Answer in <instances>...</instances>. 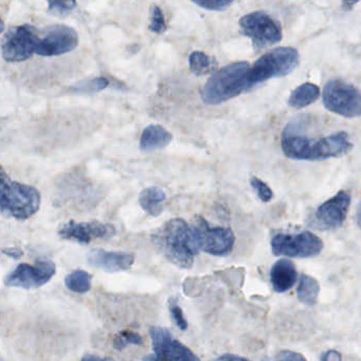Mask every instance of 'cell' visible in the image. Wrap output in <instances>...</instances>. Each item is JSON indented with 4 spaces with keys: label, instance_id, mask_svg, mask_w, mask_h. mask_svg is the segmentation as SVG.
Wrapping results in <instances>:
<instances>
[{
    "label": "cell",
    "instance_id": "obj_16",
    "mask_svg": "<svg viewBox=\"0 0 361 361\" xmlns=\"http://www.w3.org/2000/svg\"><path fill=\"white\" fill-rule=\"evenodd\" d=\"M87 261L90 265L107 272L123 271L130 269L135 262L130 253L120 251H106L103 249H92L88 252Z\"/></svg>",
    "mask_w": 361,
    "mask_h": 361
},
{
    "label": "cell",
    "instance_id": "obj_9",
    "mask_svg": "<svg viewBox=\"0 0 361 361\" xmlns=\"http://www.w3.org/2000/svg\"><path fill=\"white\" fill-rule=\"evenodd\" d=\"M39 33L31 25H22L9 29L1 42L4 60L23 62L37 54Z\"/></svg>",
    "mask_w": 361,
    "mask_h": 361
},
{
    "label": "cell",
    "instance_id": "obj_36",
    "mask_svg": "<svg viewBox=\"0 0 361 361\" xmlns=\"http://www.w3.org/2000/svg\"><path fill=\"white\" fill-rule=\"evenodd\" d=\"M357 224L361 228V204L360 207H359L358 212H357Z\"/></svg>",
    "mask_w": 361,
    "mask_h": 361
},
{
    "label": "cell",
    "instance_id": "obj_23",
    "mask_svg": "<svg viewBox=\"0 0 361 361\" xmlns=\"http://www.w3.org/2000/svg\"><path fill=\"white\" fill-rule=\"evenodd\" d=\"M190 69L195 75H204L214 71L216 61L202 51H195L189 58Z\"/></svg>",
    "mask_w": 361,
    "mask_h": 361
},
{
    "label": "cell",
    "instance_id": "obj_19",
    "mask_svg": "<svg viewBox=\"0 0 361 361\" xmlns=\"http://www.w3.org/2000/svg\"><path fill=\"white\" fill-rule=\"evenodd\" d=\"M166 195L161 189L157 187L147 188L139 196V204L143 210L147 211L153 216H158L164 210V204Z\"/></svg>",
    "mask_w": 361,
    "mask_h": 361
},
{
    "label": "cell",
    "instance_id": "obj_1",
    "mask_svg": "<svg viewBox=\"0 0 361 361\" xmlns=\"http://www.w3.org/2000/svg\"><path fill=\"white\" fill-rule=\"evenodd\" d=\"M282 149L287 157L297 160H324L346 155L353 149L346 133H337L321 139H310L285 130Z\"/></svg>",
    "mask_w": 361,
    "mask_h": 361
},
{
    "label": "cell",
    "instance_id": "obj_21",
    "mask_svg": "<svg viewBox=\"0 0 361 361\" xmlns=\"http://www.w3.org/2000/svg\"><path fill=\"white\" fill-rule=\"evenodd\" d=\"M319 291L320 286L316 279L307 274H302L297 290L299 301L305 305H314L318 300Z\"/></svg>",
    "mask_w": 361,
    "mask_h": 361
},
{
    "label": "cell",
    "instance_id": "obj_31",
    "mask_svg": "<svg viewBox=\"0 0 361 361\" xmlns=\"http://www.w3.org/2000/svg\"><path fill=\"white\" fill-rule=\"evenodd\" d=\"M268 361H307L299 353L293 350H280Z\"/></svg>",
    "mask_w": 361,
    "mask_h": 361
},
{
    "label": "cell",
    "instance_id": "obj_2",
    "mask_svg": "<svg viewBox=\"0 0 361 361\" xmlns=\"http://www.w3.org/2000/svg\"><path fill=\"white\" fill-rule=\"evenodd\" d=\"M251 66L247 62L233 63L217 71L202 88V99L206 104L216 105L231 100L253 87Z\"/></svg>",
    "mask_w": 361,
    "mask_h": 361
},
{
    "label": "cell",
    "instance_id": "obj_5",
    "mask_svg": "<svg viewBox=\"0 0 361 361\" xmlns=\"http://www.w3.org/2000/svg\"><path fill=\"white\" fill-rule=\"evenodd\" d=\"M190 229V249L194 255L204 251L209 255L225 257L233 249L235 236L229 228H211L206 219L197 217Z\"/></svg>",
    "mask_w": 361,
    "mask_h": 361
},
{
    "label": "cell",
    "instance_id": "obj_12",
    "mask_svg": "<svg viewBox=\"0 0 361 361\" xmlns=\"http://www.w3.org/2000/svg\"><path fill=\"white\" fill-rule=\"evenodd\" d=\"M56 271V264L51 261H39L35 265L20 264L8 274L5 284L18 288H39L51 280Z\"/></svg>",
    "mask_w": 361,
    "mask_h": 361
},
{
    "label": "cell",
    "instance_id": "obj_28",
    "mask_svg": "<svg viewBox=\"0 0 361 361\" xmlns=\"http://www.w3.org/2000/svg\"><path fill=\"white\" fill-rule=\"evenodd\" d=\"M195 5L209 10V11H223L232 5V1L228 0H204V1H194Z\"/></svg>",
    "mask_w": 361,
    "mask_h": 361
},
{
    "label": "cell",
    "instance_id": "obj_22",
    "mask_svg": "<svg viewBox=\"0 0 361 361\" xmlns=\"http://www.w3.org/2000/svg\"><path fill=\"white\" fill-rule=\"evenodd\" d=\"M65 285L73 293H87L92 288V276L85 270H75L65 278Z\"/></svg>",
    "mask_w": 361,
    "mask_h": 361
},
{
    "label": "cell",
    "instance_id": "obj_32",
    "mask_svg": "<svg viewBox=\"0 0 361 361\" xmlns=\"http://www.w3.org/2000/svg\"><path fill=\"white\" fill-rule=\"evenodd\" d=\"M321 361H342L341 354L338 350H327V352L323 353Z\"/></svg>",
    "mask_w": 361,
    "mask_h": 361
},
{
    "label": "cell",
    "instance_id": "obj_20",
    "mask_svg": "<svg viewBox=\"0 0 361 361\" xmlns=\"http://www.w3.org/2000/svg\"><path fill=\"white\" fill-rule=\"evenodd\" d=\"M320 97V90L312 83H304L291 92L288 104L293 109H304L312 104Z\"/></svg>",
    "mask_w": 361,
    "mask_h": 361
},
{
    "label": "cell",
    "instance_id": "obj_13",
    "mask_svg": "<svg viewBox=\"0 0 361 361\" xmlns=\"http://www.w3.org/2000/svg\"><path fill=\"white\" fill-rule=\"evenodd\" d=\"M79 44V35L71 27L54 25L43 31L37 43V54L42 56H62L73 51Z\"/></svg>",
    "mask_w": 361,
    "mask_h": 361
},
{
    "label": "cell",
    "instance_id": "obj_14",
    "mask_svg": "<svg viewBox=\"0 0 361 361\" xmlns=\"http://www.w3.org/2000/svg\"><path fill=\"white\" fill-rule=\"evenodd\" d=\"M350 195L340 191L331 200L323 202L314 213V227L320 230H333L341 227L348 215Z\"/></svg>",
    "mask_w": 361,
    "mask_h": 361
},
{
    "label": "cell",
    "instance_id": "obj_35",
    "mask_svg": "<svg viewBox=\"0 0 361 361\" xmlns=\"http://www.w3.org/2000/svg\"><path fill=\"white\" fill-rule=\"evenodd\" d=\"M3 252L9 255V257H14V259H18L23 255V251L18 248L4 249Z\"/></svg>",
    "mask_w": 361,
    "mask_h": 361
},
{
    "label": "cell",
    "instance_id": "obj_3",
    "mask_svg": "<svg viewBox=\"0 0 361 361\" xmlns=\"http://www.w3.org/2000/svg\"><path fill=\"white\" fill-rule=\"evenodd\" d=\"M190 234L191 229L185 221L171 219L154 235V242L169 261L188 269L194 262V255L190 249Z\"/></svg>",
    "mask_w": 361,
    "mask_h": 361
},
{
    "label": "cell",
    "instance_id": "obj_34",
    "mask_svg": "<svg viewBox=\"0 0 361 361\" xmlns=\"http://www.w3.org/2000/svg\"><path fill=\"white\" fill-rule=\"evenodd\" d=\"M81 361H114L111 357H101L98 355L86 354Z\"/></svg>",
    "mask_w": 361,
    "mask_h": 361
},
{
    "label": "cell",
    "instance_id": "obj_17",
    "mask_svg": "<svg viewBox=\"0 0 361 361\" xmlns=\"http://www.w3.org/2000/svg\"><path fill=\"white\" fill-rule=\"evenodd\" d=\"M297 278L298 274L295 264L289 259H279L272 266L270 279L276 293H285L293 288Z\"/></svg>",
    "mask_w": 361,
    "mask_h": 361
},
{
    "label": "cell",
    "instance_id": "obj_27",
    "mask_svg": "<svg viewBox=\"0 0 361 361\" xmlns=\"http://www.w3.org/2000/svg\"><path fill=\"white\" fill-rule=\"evenodd\" d=\"M250 183L262 202H269L274 198V193H272L271 189L264 181H262L261 179L252 177L250 179Z\"/></svg>",
    "mask_w": 361,
    "mask_h": 361
},
{
    "label": "cell",
    "instance_id": "obj_24",
    "mask_svg": "<svg viewBox=\"0 0 361 361\" xmlns=\"http://www.w3.org/2000/svg\"><path fill=\"white\" fill-rule=\"evenodd\" d=\"M109 80L105 78H94V79L84 80V81L75 84L71 87V90L77 92H85V94H94V92L105 90L109 87Z\"/></svg>",
    "mask_w": 361,
    "mask_h": 361
},
{
    "label": "cell",
    "instance_id": "obj_7",
    "mask_svg": "<svg viewBox=\"0 0 361 361\" xmlns=\"http://www.w3.org/2000/svg\"><path fill=\"white\" fill-rule=\"evenodd\" d=\"M323 103L329 111L343 117L361 116V92L341 80H331L325 85Z\"/></svg>",
    "mask_w": 361,
    "mask_h": 361
},
{
    "label": "cell",
    "instance_id": "obj_26",
    "mask_svg": "<svg viewBox=\"0 0 361 361\" xmlns=\"http://www.w3.org/2000/svg\"><path fill=\"white\" fill-rule=\"evenodd\" d=\"M166 25L164 20V12L158 6H154L151 10V24H149V30L153 32L161 35L166 31Z\"/></svg>",
    "mask_w": 361,
    "mask_h": 361
},
{
    "label": "cell",
    "instance_id": "obj_11",
    "mask_svg": "<svg viewBox=\"0 0 361 361\" xmlns=\"http://www.w3.org/2000/svg\"><path fill=\"white\" fill-rule=\"evenodd\" d=\"M274 255L288 257H316L322 251L323 243L312 232L297 234H278L271 240Z\"/></svg>",
    "mask_w": 361,
    "mask_h": 361
},
{
    "label": "cell",
    "instance_id": "obj_6",
    "mask_svg": "<svg viewBox=\"0 0 361 361\" xmlns=\"http://www.w3.org/2000/svg\"><path fill=\"white\" fill-rule=\"evenodd\" d=\"M299 54L291 47H280L262 56L251 66L253 86L274 78H282L293 73L299 65Z\"/></svg>",
    "mask_w": 361,
    "mask_h": 361
},
{
    "label": "cell",
    "instance_id": "obj_8",
    "mask_svg": "<svg viewBox=\"0 0 361 361\" xmlns=\"http://www.w3.org/2000/svg\"><path fill=\"white\" fill-rule=\"evenodd\" d=\"M240 32L252 41L255 49L274 45L282 39L280 25L265 12L257 11L240 20Z\"/></svg>",
    "mask_w": 361,
    "mask_h": 361
},
{
    "label": "cell",
    "instance_id": "obj_18",
    "mask_svg": "<svg viewBox=\"0 0 361 361\" xmlns=\"http://www.w3.org/2000/svg\"><path fill=\"white\" fill-rule=\"evenodd\" d=\"M173 137L164 126H149L143 130L140 139V149L142 152H153L168 147Z\"/></svg>",
    "mask_w": 361,
    "mask_h": 361
},
{
    "label": "cell",
    "instance_id": "obj_30",
    "mask_svg": "<svg viewBox=\"0 0 361 361\" xmlns=\"http://www.w3.org/2000/svg\"><path fill=\"white\" fill-rule=\"evenodd\" d=\"M75 6H77V3L75 1H51L49 3L48 9L52 13L65 14L75 9Z\"/></svg>",
    "mask_w": 361,
    "mask_h": 361
},
{
    "label": "cell",
    "instance_id": "obj_15",
    "mask_svg": "<svg viewBox=\"0 0 361 361\" xmlns=\"http://www.w3.org/2000/svg\"><path fill=\"white\" fill-rule=\"evenodd\" d=\"M116 234V228L109 224L92 221L87 223H75L71 221L59 229V235L64 240H73L82 245L90 244L96 238L109 240Z\"/></svg>",
    "mask_w": 361,
    "mask_h": 361
},
{
    "label": "cell",
    "instance_id": "obj_33",
    "mask_svg": "<svg viewBox=\"0 0 361 361\" xmlns=\"http://www.w3.org/2000/svg\"><path fill=\"white\" fill-rule=\"evenodd\" d=\"M212 361H250L245 357L238 356V355L234 354H225L221 356L217 357V358L213 359Z\"/></svg>",
    "mask_w": 361,
    "mask_h": 361
},
{
    "label": "cell",
    "instance_id": "obj_29",
    "mask_svg": "<svg viewBox=\"0 0 361 361\" xmlns=\"http://www.w3.org/2000/svg\"><path fill=\"white\" fill-rule=\"evenodd\" d=\"M170 312L177 327L181 329V331H185L188 329V322L185 320V316H183V312L180 306L175 303V302H171Z\"/></svg>",
    "mask_w": 361,
    "mask_h": 361
},
{
    "label": "cell",
    "instance_id": "obj_10",
    "mask_svg": "<svg viewBox=\"0 0 361 361\" xmlns=\"http://www.w3.org/2000/svg\"><path fill=\"white\" fill-rule=\"evenodd\" d=\"M153 354L142 361H200V359L179 340L175 339L169 329L153 326L149 329Z\"/></svg>",
    "mask_w": 361,
    "mask_h": 361
},
{
    "label": "cell",
    "instance_id": "obj_4",
    "mask_svg": "<svg viewBox=\"0 0 361 361\" xmlns=\"http://www.w3.org/2000/svg\"><path fill=\"white\" fill-rule=\"evenodd\" d=\"M0 206L3 214L16 219H27L35 215L41 206V194L31 185L12 181L1 174Z\"/></svg>",
    "mask_w": 361,
    "mask_h": 361
},
{
    "label": "cell",
    "instance_id": "obj_25",
    "mask_svg": "<svg viewBox=\"0 0 361 361\" xmlns=\"http://www.w3.org/2000/svg\"><path fill=\"white\" fill-rule=\"evenodd\" d=\"M143 339L139 334L132 331H124L120 333L114 340V348L118 350H124L126 346L142 345Z\"/></svg>",
    "mask_w": 361,
    "mask_h": 361
}]
</instances>
